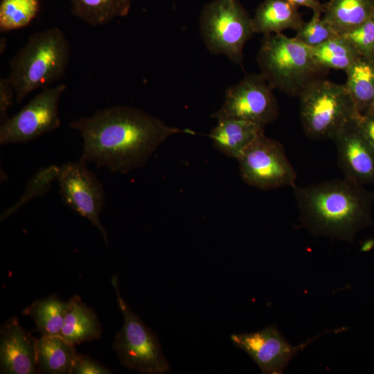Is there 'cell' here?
Here are the masks:
<instances>
[{"label":"cell","instance_id":"1","mask_svg":"<svg viewBox=\"0 0 374 374\" xmlns=\"http://www.w3.org/2000/svg\"><path fill=\"white\" fill-rule=\"evenodd\" d=\"M69 125L78 131L83 139L80 160L121 174L145 165L171 136L193 133L170 126L141 109L127 105L96 110L91 116L73 120Z\"/></svg>","mask_w":374,"mask_h":374},{"label":"cell","instance_id":"2","mask_svg":"<svg viewBox=\"0 0 374 374\" xmlns=\"http://www.w3.org/2000/svg\"><path fill=\"white\" fill-rule=\"evenodd\" d=\"M294 188L301 224L317 236L352 242L373 222L374 193L345 177Z\"/></svg>","mask_w":374,"mask_h":374},{"label":"cell","instance_id":"3","mask_svg":"<svg viewBox=\"0 0 374 374\" xmlns=\"http://www.w3.org/2000/svg\"><path fill=\"white\" fill-rule=\"evenodd\" d=\"M69 60V42L59 28L30 35L9 62L7 78L15 91L16 103H21L33 91L61 79Z\"/></svg>","mask_w":374,"mask_h":374},{"label":"cell","instance_id":"4","mask_svg":"<svg viewBox=\"0 0 374 374\" xmlns=\"http://www.w3.org/2000/svg\"><path fill=\"white\" fill-rule=\"evenodd\" d=\"M256 60L274 89L294 97L328 71L316 61L311 47L283 33L264 35Z\"/></svg>","mask_w":374,"mask_h":374},{"label":"cell","instance_id":"5","mask_svg":"<svg viewBox=\"0 0 374 374\" xmlns=\"http://www.w3.org/2000/svg\"><path fill=\"white\" fill-rule=\"evenodd\" d=\"M299 98L302 127L310 139L332 140L359 116L345 84L323 78L310 82Z\"/></svg>","mask_w":374,"mask_h":374},{"label":"cell","instance_id":"6","mask_svg":"<svg viewBox=\"0 0 374 374\" xmlns=\"http://www.w3.org/2000/svg\"><path fill=\"white\" fill-rule=\"evenodd\" d=\"M199 28L208 50L241 64L245 43L253 35L252 17L238 0H213L199 15Z\"/></svg>","mask_w":374,"mask_h":374},{"label":"cell","instance_id":"7","mask_svg":"<svg viewBox=\"0 0 374 374\" xmlns=\"http://www.w3.org/2000/svg\"><path fill=\"white\" fill-rule=\"evenodd\" d=\"M112 283L124 319L113 343V348L120 362L129 369L141 373L162 374L168 372L170 365L162 352L157 336L124 301L116 276L112 277Z\"/></svg>","mask_w":374,"mask_h":374},{"label":"cell","instance_id":"8","mask_svg":"<svg viewBox=\"0 0 374 374\" xmlns=\"http://www.w3.org/2000/svg\"><path fill=\"white\" fill-rule=\"evenodd\" d=\"M243 181L261 190L296 186V173L283 145L267 137H258L237 159Z\"/></svg>","mask_w":374,"mask_h":374},{"label":"cell","instance_id":"9","mask_svg":"<svg viewBox=\"0 0 374 374\" xmlns=\"http://www.w3.org/2000/svg\"><path fill=\"white\" fill-rule=\"evenodd\" d=\"M274 90L260 73L247 74L226 89L222 106L211 116L217 120L236 118L265 126L278 116Z\"/></svg>","mask_w":374,"mask_h":374},{"label":"cell","instance_id":"10","mask_svg":"<svg viewBox=\"0 0 374 374\" xmlns=\"http://www.w3.org/2000/svg\"><path fill=\"white\" fill-rule=\"evenodd\" d=\"M64 83L42 89L18 113L1 125L0 144L27 143L60 126L59 100Z\"/></svg>","mask_w":374,"mask_h":374},{"label":"cell","instance_id":"11","mask_svg":"<svg viewBox=\"0 0 374 374\" xmlns=\"http://www.w3.org/2000/svg\"><path fill=\"white\" fill-rule=\"evenodd\" d=\"M56 181L63 202L87 219L108 244V234L100 221L105 203V192L95 173L81 160L71 161L58 167Z\"/></svg>","mask_w":374,"mask_h":374},{"label":"cell","instance_id":"12","mask_svg":"<svg viewBox=\"0 0 374 374\" xmlns=\"http://www.w3.org/2000/svg\"><path fill=\"white\" fill-rule=\"evenodd\" d=\"M314 339L293 346L274 325L256 332L233 334L231 336L233 344L245 351L265 374L283 373L297 353Z\"/></svg>","mask_w":374,"mask_h":374},{"label":"cell","instance_id":"13","mask_svg":"<svg viewBox=\"0 0 374 374\" xmlns=\"http://www.w3.org/2000/svg\"><path fill=\"white\" fill-rule=\"evenodd\" d=\"M357 118L347 125L332 141L344 177L364 186L374 184V148L361 132Z\"/></svg>","mask_w":374,"mask_h":374},{"label":"cell","instance_id":"14","mask_svg":"<svg viewBox=\"0 0 374 374\" xmlns=\"http://www.w3.org/2000/svg\"><path fill=\"white\" fill-rule=\"evenodd\" d=\"M38 339L24 330L12 317L0 329V371L6 374L39 373L37 362Z\"/></svg>","mask_w":374,"mask_h":374},{"label":"cell","instance_id":"15","mask_svg":"<svg viewBox=\"0 0 374 374\" xmlns=\"http://www.w3.org/2000/svg\"><path fill=\"white\" fill-rule=\"evenodd\" d=\"M209 134L213 146L224 155L235 159L260 135L265 126L253 122L221 118Z\"/></svg>","mask_w":374,"mask_h":374},{"label":"cell","instance_id":"16","mask_svg":"<svg viewBox=\"0 0 374 374\" xmlns=\"http://www.w3.org/2000/svg\"><path fill=\"white\" fill-rule=\"evenodd\" d=\"M303 22L298 7L290 0H263L252 17L254 33L264 35L283 33L287 29L296 32Z\"/></svg>","mask_w":374,"mask_h":374},{"label":"cell","instance_id":"17","mask_svg":"<svg viewBox=\"0 0 374 374\" xmlns=\"http://www.w3.org/2000/svg\"><path fill=\"white\" fill-rule=\"evenodd\" d=\"M102 327L95 311L78 296L68 301L64 323L60 336L66 342L77 345L98 339Z\"/></svg>","mask_w":374,"mask_h":374},{"label":"cell","instance_id":"18","mask_svg":"<svg viewBox=\"0 0 374 374\" xmlns=\"http://www.w3.org/2000/svg\"><path fill=\"white\" fill-rule=\"evenodd\" d=\"M374 0H330L323 5V19L338 35L348 33L371 19Z\"/></svg>","mask_w":374,"mask_h":374},{"label":"cell","instance_id":"19","mask_svg":"<svg viewBox=\"0 0 374 374\" xmlns=\"http://www.w3.org/2000/svg\"><path fill=\"white\" fill-rule=\"evenodd\" d=\"M77 356L75 346L60 335L42 336L37 344L38 371L49 374H71Z\"/></svg>","mask_w":374,"mask_h":374},{"label":"cell","instance_id":"20","mask_svg":"<svg viewBox=\"0 0 374 374\" xmlns=\"http://www.w3.org/2000/svg\"><path fill=\"white\" fill-rule=\"evenodd\" d=\"M344 84L359 115L374 107V60L359 57L346 71Z\"/></svg>","mask_w":374,"mask_h":374},{"label":"cell","instance_id":"21","mask_svg":"<svg viewBox=\"0 0 374 374\" xmlns=\"http://www.w3.org/2000/svg\"><path fill=\"white\" fill-rule=\"evenodd\" d=\"M68 301H63L56 295L38 299L22 310V314L31 317L35 330L42 336L60 335L64 326Z\"/></svg>","mask_w":374,"mask_h":374},{"label":"cell","instance_id":"22","mask_svg":"<svg viewBox=\"0 0 374 374\" xmlns=\"http://www.w3.org/2000/svg\"><path fill=\"white\" fill-rule=\"evenodd\" d=\"M73 14L91 26L104 25L125 17L132 0H69Z\"/></svg>","mask_w":374,"mask_h":374},{"label":"cell","instance_id":"23","mask_svg":"<svg viewBox=\"0 0 374 374\" xmlns=\"http://www.w3.org/2000/svg\"><path fill=\"white\" fill-rule=\"evenodd\" d=\"M318 64L326 70L346 72L361 57L350 41L343 35H337L322 44L312 48Z\"/></svg>","mask_w":374,"mask_h":374},{"label":"cell","instance_id":"24","mask_svg":"<svg viewBox=\"0 0 374 374\" xmlns=\"http://www.w3.org/2000/svg\"><path fill=\"white\" fill-rule=\"evenodd\" d=\"M39 9V0H2L0 4L1 32L28 26L37 16Z\"/></svg>","mask_w":374,"mask_h":374},{"label":"cell","instance_id":"25","mask_svg":"<svg viewBox=\"0 0 374 374\" xmlns=\"http://www.w3.org/2000/svg\"><path fill=\"white\" fill-rule=\"evenodd\" d=\"M57 171L58 167L56 166H49L37 171L28 182L19 201L1 213L0 220L2 222L11 216L34 197L46 195L52 182L56 181Z\"/></svg>","mask_w":374,"mask_h":374},{"label":"cell","instance_id":"26","mask_svg":"<svg viewBox=\"0 0 374 374\" xmlns=\"http://www.w3.org/2000/svg\"><path fill=\"white\" fill-rule=\"evenodd\" d=\"M321 13H313L310 21H304L294 36L304 44L314 48L337 34L321 17Z\"/></svg>","mask_w":374,"mask_h":374},{"label":"cell","instance_id":"27","mask_svg":"<svg viewBox=\"0 0 374 374\" xmlns=\"http://www.w3.org/2000/svg\"><path fill=\"white\" fill-rule=\"evenodd\" d=\"M343 35L350 41L361 57L374 60V24L371 19Z\"/></svg>","mask_w":374,"mask_h":374},{"label":"cell","instance_id":"28","mask_svg":"<svg viewBox=\"0 0 374 374\" xmlns=\"http://www.w3.org/2000/svg\"><path fill=\"white\" fill-rule=\"evenodd\" d=\"M112 371L88 355L77 354L71 374H109Z\"/></svg>","mask_w":374,"mask_h":374},{"label":"cell","instance_id":"29","mask_svg":"<svg viewBox=\"0 0 374 374\" xmlns=\"http://www.w3.org/2000/svg\"><path fill=\"white\" fill-rule=\"evenodd\" d=\"M15 100V91L7 78H0V122L8 118V112Z\"/></svg>","mask_w":374,"mask_h":374},{"label":"cell","instance_id":"30","mask_svg":"<svg viewBox=\"0 0 374 374\" xmlns=\"http://www.w3.org/2000/svg\"><path fill=\"white\" fill-rule=\"evenodd\" d=\"M357 123L364 136L374 148V112L359 115Z\"/></svg>","mask_w":374,"mask_h":374},{"label":"cell","instance_id":"31","mask_svg":"<svg viewBox=\"0 0 374 374\" xmlns=\"http://www.w3.org/2000/svg\"><path fill=\"white\" fill-rule=\"evenodd\" d=\"M297 7L304 6L311 9L313 13L323 12V5L317 0H290Z\"/></svg>","mask_w":374,"mask_h":374},{"label":"cell","instance_id":"32","mask_svg":"<svg viewBox=\"0 0 374 374\" xmlns=\"http://www.w3.org/2000/svg\"><path fill=\"white\" fill-rule=\"evenodd\" d=\"M374 245V242L373 240H369L368 242H366L363 246L362 249L363 251H368L372 249L373 246Z\"/></svg>","mask_w":374,"mask_h":374},{"label":"cell","instance_id":"33","mask_svg":"<svg viewBox=\"0 0 374 374\" xmlns=\"http://www.w3.org/2000/svg\"><path fill=\"white\" fill-rule=\"evenodd\" d=\"M5 44H6V39L4 37L1 38V41H0V52H1V54L3 53V52L4 51V48H5Z\"/></svg>","mask_w":374,"mask_h":374},{"label":"cell","instance_id":"34","mask_svg":"<svg viewBox=\"0 0 374 374\" xmlns=\"http://www.w3.org/2000/svg\"><path fill=\"white\" fill-rule=\"evenodd\" d=\"M371 20H372V21H373V24H374V12H373V15H372V17H371Z\"/></svg>","mask_w":374,"mask_h":374},{"label":"cell","instance_id":"35","mask_svg":"<svg viewBox=\"0 0 374 374\" xmlns=\"http://www.w3.org/2000/svg\"><path fill=\"white\" fill-rule=\"evenodd\" d=\"M374 112V107H373V109L371 110V112Z\"/></svg>","mask_w":374,"mask_h":374}]
</instances>
